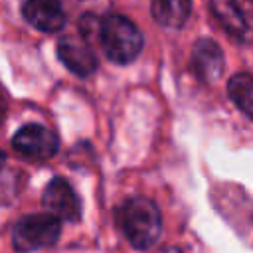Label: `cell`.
Returning a JSON list of instances; mask_svg holds the SVG:
<instances>
[{"mask_svg":"<svg viewBox=\"0 0 253 253\" xmlns=\"http://www.w3.org/2000/svg\"><path fill=\"white\" fill-rule=\"evenodd\" d=\"M99 26H101V18H97L95 14H83L79 20V32H81V40H85L89 45L93 40L99 42Z\"/></svg>","mask_w":253,"mask_h":253,"instance_id":"7c38bea8","label":"cell"},{"mask_svg":"<svg viewBox=\"0 0 253 253\" xmlns=\"http://www.w3.org/2000/svg\"><path fill=\"white\" fill-rule=\"evenodd\" d=\"M190 63H192L194 75L204 83L217 81L221 77L223 65H225L221 47L210 38H202V40H198L194 43Z\"/></svg>","mask_w":253,"mask_h":253,"instance_id":"ba28073f","label":"cell"},{"mask_svg":"<svg viewBox=\"0 0 253 253\" xmlns=\"http://www.w3.org/2000/svg\"><path fill=\"white\" fill-rule=\"evenodd\" d=\"M22 16L24 20L43 32V34H55L65 26V12L61 4L51 0H30L22 4Z\"/></svg>","mask_w":253,"mask_h":253,"instance_id":"9c48e42d","label":"cell"},{"mask_svg":"<svg viewBox=\"0 0 253 253\" xmlns=\"http://www.w3.org/2000/svg\"><path fill=\"white\" fill-rule=\"evenodd\" d=\"M162 253H184L180 247H168V249H164Z\"/></svg>","mask_w":253,"mask_h":253,"instance_id":"5bb4252c","label":"cell"},{"mask_svg":"<svg viewBox=\"0 0 253 253\" xmlns=\"http://www.w3.org/2000/svg\"><path fill=\"white\" fill-rule=\"evenodd\" d=\"M12 146L18 154H22L32 162H45L53 158L55 152L59 150V138L47 126L30 123V125H24L12 136Z\"/></svg>","mask_w":253,"mask_h":253,"instance_id":"5b68a950","label":"cell"},{"mask_svg":"<svg viewBox=\"0 0 253 253\" xmlns=\"http://www.w3.org/2000/svg\"><path fill=\"white\" fill-rule=\"evenodd\" d=\"M61 233V219L53 213H30L12 227V245L20 253H32L55 245Z\"/></svg>","mask_w":253,"mask_h":253,"instance_id":"3957f363","label":"cell"},{"mask_svg":"<svg viewBox=\"0 0 253 253\" xmlns=\"http://www.w3.org/2000/svg\"><path fill=\"white\" fill-rule=\"evenodd\" d=\"M152 18L166 28H182L192 12V2L188 0H154L150 4Z\"/></svg>","mask_w":253,"mask_h":253,"instance_id":"30bf717a","label":"cell"},{"mask_svg":"<svg viewBox=\"0 0 253 253\" xmlns=\"http://www.w3.org/2000/svg\"><path fill=\"white\" fill-rule=\"evenodd\" d=\"M227 95L245 117L253 119V73H235L227 81Z\"/></svg>","mask_w":253,"mask_h":253,"instance_id":"8fae6325","label":"cell"},{"mask_svg":"<svg viewBox=\"0 0 253 253\" xmlns=\"http://www.w3.org/2000/svg\"><path fill=\"white\" fill-rule=\"evenodd\" d=\"M99 43L105 55L119 63L126 65L138 57L144 45V36L134 22L123 14H109L101 18L99 26Z\"/></svg>","mask_w":253,"mask_h":253,"instance_id":"7a4b0ae2","label":"cell"},{"mask_svg":"<svg viewBox=\"0 0 253 253\" xmlns=\"http://www.w3.org/2000/svg\"><path fill=\"white\" fill-rule=\"evenodd\" d=\"M4 164H6V154H4V150L0 148V168H2Z\"/></svg>","mask_w":253,"mask_h":253,"instance_id":"9a60e30c","label":"cell"},{"mask_svg":"<svg viewBox=\"0 0 253 253\" xmlns=\"http://www.w3.org/2000/svg\"><path fill=\"white\" fill-rule=\"evenodd\" d=\"M57 57L71 73L79 77H89L99 67L97 55L91 45L85 40L73 36H63L57 42Z\"/></svg>","mask_w":253,"mask_h":253,"instance_id":"52a82bcc","label":"cell"},{"mask_svg":"<svg viewBox=\"0 0 253 253\" xmlns=\"http://www.w3.org/2000/svg\"><path fill=\"white\" fill-rule=\"evenodd\" d=\"M210 12L235 42L253 43V0H215Z\"/></svg>","mask_w":253,"mask_h":253,"instance_id":"277c9868","label":"cell"},{"mask_svg":"<svg viewBox=\"0 0 253 253\" xmlns=\"http://www.w3.org/2000/svg\"><path fill=\"white\" fill-rule=\"evenodd\" d=\"M42 204L53 213L55 217L63 221L77 223L81 219V200L77 192L71 188V184L63 178H53L47 182L43 194H42Z\"/></svg>","mask_w":253,"mask_h":253,"instance_id":"8992f818","label":"cell"},{"mask_svg":"<svg viewBox=\"0 0 253 253\" xmlns=\"http://www.w3.org/2000/svg\"><path fill=\"white\" fill-rule=\"evenodd\" d=\"M6 113H8V105H6V99L0 95V121L6 117Z\"/></svg>","mask_w":253,"mask_h":253,"instance_id":"4fadbf2b","label":"cell"},{"mask_svg":"<svg viewBox=\"0 0 253 253\" xmlns=\"http://www.w3.org/2000/svg\"><path fill=\"white\" fill-rule=\"evenodd\" d=\"M115 217H117V225L123 231V235L138 251L150 249L162 233L160 210L156 202L148 198L136 196V198L125 200L117 208Z\"/></svg>","mask_w":253,"mask_h":253,"instance_id":"6da1fadb","label":"cell"}]
</instances>
